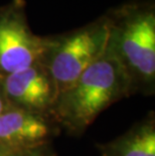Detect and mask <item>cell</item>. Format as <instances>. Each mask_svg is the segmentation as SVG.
Segmentation results:
<instances>
[{
    "label": "cell",
    "instance_id": "cell-1",
    "mask_svg": "<svg viewBox=\"0 0 155 156\" xmlns=\"http://www.w3.org/2000/svg\"><path fill=\"white\" fill-rule=\"evenodd\" d=\"M131 92L127 69L109 41L104 54L58 95L51 113L70 131L80 133L102 111Z\"/></svg>",
    "mask_w": 155,
    "mask_h": 156
},
{
    "label": "cell",
    "instance_id": "cell-4",
    "mask_svg": "<svg viewBox=\"0 0 155 156\" xmlns=\"http://www.w3.org/2000/svg\"><path fill=\"white\" fill-rule=\"evenodd\" d=\"M51 38L31 31L21 3L0 9V77L42 62Z\"/></svg>",
    "mask_w": 155,
    "mask_h": 156
},
{
    "label": "cell",
    "instance_id": "cell-5",
    "mask_svg": "<svg viewBox=\"0 0 155 156\" xmlns=\"http://www.w3.org/2000/svg\"><path fill=\"white\" fill-rule=\"evenodd\" d=\"M3 92L10 106L45 115L57 101V91L41 62L0 77Z\"/></svg>",
    "mask_w": 155,
    "mask_h": 156
},
{
    "label": "cell",
    "instance_id": "cell-3",
    "mask_svg": "<svg viewBox=\"0 0 155 156\" xmlns=\"http://www.w3.org/2000/svg\"><path fill=\"white\" fill-rule=\"evenodd\" d=\"M110 35V19L103 18L69 34L51 38L41 64L54 82L57 98L104 54Z\"/></svg>",
    "mask_w": 155,
    "mask_h": 156
},
{
    "label": "cell",
    "instance_id": "cell-2",
    "mask_svg": "<svg viewBox=\"0 0 155 156\" xmlns=\"http://www.w3.org/2000/svg\"><path fill=\"white\" fill-rule=\"evenodd\" d=\"M110 19V44L129 75L132 89L151 90L155 78V14L151 8L125 9Z\"/></svg>",
    "mask_w": 155,
    "mask_h": 156
},
{
    "label": "cell",
    "instance_id": "cell-9",
    "mask_svg": "<svg viewBox=\"0 0 155 156\" xmlns=\"http://www.w3.org/2000/svg\"><path fill=\"white\" fill-rule=\"evenodd\" d=\"M15 156H45L42 153H41L38 150L36 151H32V152H28V153H24V154H19V155H15Z\"/></svg>",
    "mask_w": 155,
    "mask_h": 156
},
{
    "label": "cell",
    "instance_id": "cell-7",
    "mask_svg": "<svg viewBox=\"0 0 155 156\" xmlns=\"http://www.w3.org/2000/svg\"><path fill=\"white\" fill-rule=\"evenodd\" d=\"M102 156H155V125L147 119L115 139L101 146Z\"/></svg>",
    "mask_w": 155,
    "mask_h": 156
},
{
    "label": "cell",
    "instance_id": "cell-6",
    "mask_svg": "<svg viewBox=\"0 0 155 156\" xmlns=\"http://www.w3.org/2000/svg\"><path fill=\"white\" fill-rule=\"evenodd\" d=\"M52 134L44 115L10 106L0 114V151L6 156L36 151Z\"/></svg>",
    "mask_w": 155,
    "mask_h": 156
},
{
    "label": "cell",
    "instance_id": "cell-10",
    "mask_svg": "<svg viewBox=\"0 0 155 156\" xmlns=\"http://www.w3.org/2000/svg\"><path fill=\"white\" fill-rule=\"evenodd\" d=\"M0 156H6V155H5L4 153H2V152H1V151H0Z\"/></svg>",
    "mask_w": 155,
    "mask_h": 156
},
{
    "label": "cell",
    "instance_id": "cell-8",
    "mask_svg": "<svg viewBox=\"0 0 155 156\" xmlns=\"http://www.w3.org/2000/svg\"><path fill=\"white\" fill-rule=\"evenodd\" d=\"M10 107V104L8 103L7 99H6L4 92H3V88L1 85V79H0V114L6 111Z\"/></svg>",
    "mask_w": 155,
    "mask_h": 156
}]
</instances>
